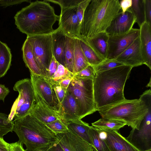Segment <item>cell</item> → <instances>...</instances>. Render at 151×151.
Masks as SVG:
<instances>
[{"mask_svg": "<svg viewBox=\"0 0 151 151\" xmlns=\"http://www.w3.org/2000/svg\"><path fill=\"white\" fill-rule=\"evenodd\" d=\"M9 92L8 88L6 87L4 85L0 84V101L1 100L4 102L6 97Z\"/></svg>", "mask_w": 151, "mask_h": 151, "instance_id": "44", "label": "cell"}, {"mask_svg": "<svg viewBox=\"0 0 151 151\" xmlns=\"http://www.w3.org/2000/svg\"><path fill=\"white\" fill-rule=\"evenodd\" d=\"M92 126L100 130L117 131L126 125L124 121L116 119L101 118L91 124Z\"/></svg>", "mask_w": 151, "mask_h": 151, "instance_id": "26", "label": "cell"}, {"mask_svg": "<svg viewBox=\"0 0 151 151\" xmlns=\"http://www.w3.org/2000/svg\"><path fill=\"white\" fill-rule=\"evenodd\" d=\"M13 121V131L18 136V141L26 146V151L50 147L58 142L55 134L30 114Z\"/></svg>", "mask_w": 151, "mask_h": 151, "instance_id": "4", "label": "cell"}, {"mask_svg": "<svg viewBox=\"0 0 151 151\" xmlns=\"http://www.w3.org/2000/svg\"><path fill=\"white\" fill-rule=\"evenodd\" d=\"M23 59L30 73L41 75V73L33 55L32 47L28 40L26 39L22 47Z\"/></svg>", "mask_w": 151, "mask_h": 151, "instance_id": "23", "label": "cell"}, {"mask_svg": "<svg viewBox=\"0 0 151 151\" xmlns=\"http://www.w3.org/2000/svg\"><path fill=\"white\" fill-rule=\"evenodd\" d=\"M82 0H45L59 4L61 10L74 7H77Z\"/></svg>", "mask_w": 151, "mask_h": 151, "instance_id": "35", "label": "cell"}, {"mask_svg": "<svg viewBox=\"0 0 151 151\" xmlns=\"http://www.w3.org/2000/svg\"><path fill=\"white\" fill-rule=\"evenodd\" d=\"M119 4L122 12L124 13L131 7L132 0H122L119 1Z\"/></svg>", "mask_w": 151, "mask_h": 151, "instance_id": "43", "label": "cell"}, {"mask_svg": "<svg viewBox=\"0 0 151 151\" xmlns=\"http://www.w3.org/2000/svg\"><path fill=\"white\" fill-rule=\"evenodd\" d=\"M9 151H26L23 148V144L18 141L8 144Z\"/></svg>", "mask_w": 151, "mask_h": 151, "instance_id": "42", "label": "cell"}, {"mask_svg": "<svg viewBox=\"0 0 151 151\" xmlns=\"http://www.w3.org/2000/svg\"><path fill=\"white\" fill-rule=\"evenodd\" d=\"M33 88L35 101L30 114L45 124L60 119L57 113L46 104L36 89L34 87Z\"/></svg>", "mask_w": 151, "mask_h": 151, "instance_id": "16", "label": "cell"}, {"mask_svg": "<svg viewBox=\"0 0 151 151\" xmlns=\"http://www.w3.org/2000/svg\"><path fill=\"white\" fill-rule=\"evenodd\" d=\"M14 18L17 28L30 36L52 34V26L60 16L49 3L37 0L18 11Z\"/></svg>", "mask_w": 151, "mask_h": 151, "instance_id": "2", "label": "cell"}, {"mask_svg": "<svg viewBox=\"0 0 151 151\" xmlns=\"http://www.w3.org/2000/svg\"><path fill=\"white\" fill-rule=\"evenodd\" d=\"M136 19L139 27L145 22V17L143 0H132V4L129 9Z\"/></svg>", "mask_w": 151, "mask_h": 151, "instance_id": "30", "label": "cell"}, {"mask_svg": "<svg viewBox=\"0 0 151 151\" xmlns=\"http://www.w3.org/2000/svg\"><path fill=\"white\" fill-rule=\"evenodd\" d=\"M58 142L64 151H93L92 147L80 137L68 130L56 134Z\"/></svg>", "mask_w": 151, "mask_h": 151, "instance_id": "15", "label": "cell"}, {"mask_svg": "<svg viewBox=\"0 0 151 151\" xmlns=\"http://www.w3.org/2000/svg\"><path fill=\"white\" fill-rule=\"evenodd\" d=\"M47 151H64L58 142L49 148Z\"/></svg>", "mask_w": 151, "mask_h": 151, "instance_id": "47", "label": "cell"}, {"mask_svg": "<svg viewBox=\"0 0 151 151\" xmlns=\"http://www.w3.org/2000/svg\"><path fill=\"white\" fill-rule=\"evenodd\" d=\"M13 89L19 95L11 109L9 118L14 121L30 114L35 101L33 87L30 79L19 80L15 83Z\"/></svg>", "mask_w": 151, "mask_h": 151, "instance_id": "7", "label": "cell"}, {"mask_svg": "<svg viewBox=\"0 0 151 151\" xmlns=\"http://www.w3.org/2000/svg\"><path fill=\"white\" fill-rule=\"evenodd\" d=\"M132 68L123 65L96 73L93 79V90L97 110L125 99L124 88Z\"/></svg>", "mask_w": 151, "mask_h": 151, "instance_id": "1", "label": "cell"}, {"mask_svg": "<svg viewBox=\"0 0 151 151\" xmlns=\"http://www.w3.org/2000/svg\"><path fill=\"white\" fill-rule=\"evenodd\" d=\"M148 111L141 122L138 129H132L126 138L140 151L151 149V99L145 100Z\"/></svg>", "mask_w": 151, "mask_h": 151, "instance_id": "9", "label": "cell"}, {"mask_svg": "<svg viewBox=\"0 0 151 151\" xmlns=\"http://www.w3.org/2000/svg\"><path fill=\"white\" fill-rule=\"evenodd\" d=\"M33 86L38 92L46 104L57 114L59 104L52 87V84L44 77L30 73Z\"/></svg>", "mask_w": 151, "mask_h": 151, "instance_id": "11", "label": "cell"}, {"mask_svg": "<svg viewBox=\"0 0 151 151\" xmlns=\"http://www.w3.org/2000/svg\"><path fill=\"white\" fill-rule=\"evenodd\" d=\"M73 78H70L63 80L60 82L58 84L65 90H67Z\"/></svg>", "mask_w": 151, "mask_h": 151, "instance_id": "45", "label": "cell"}, {"mask_svg": "<svg viewBox=\"0 0 151 151\" xmlns=\"http://www.w3.org/2000/svg\"><path fill=\"white\" fill-rule=\"evenodd\" d=\"M114 59L132 68L144 64L139 36L127 48Z\"/></svg>", "mask_w": 151, "mask_h": 151, "instance_id": "17", "label": "cell"}, {"mask_svg": "<svg viewBox=\"0 0 151 151\" xmlns=\"http://www.w3.org/2000/svg\"><path fill=\"white\" fill-rule=\"evenodd\" d=\"M145 21L151 26V0H143Z\"/></svg>", "mask_w": 151, "mask_h": 151, "instance_id": "39", "label": "cell"}, {"mask_svg": "<svg viewBox=\"0 0 151 151\" xmlns=\"http://www.w3.org/2000/svg\"><path fill=\"white\" fill-rule=\"evenodd\" d=\"M139 29L132 28L122 35L109 36L106 59H114L122 53L139 36Z\"/></svg>", "mask_w": 151, "mask_h": 151, "instance_id": "10", "label": "cell"}, {"mask_svg": "<svg viewBox=\"0 0 151 151\" xmlns=\"http://www.w3.org/2000/svg\"><path fill=\"white\" fill-rule=\"evenodd\" d=\"M8 144L3 137H0V151H9Z\"/></svg>", "mask_w": 151, "mask_h": 151, "instance_id": "46", "label": "cell"}, {"mask_svg": "<svg viewBox=\"0 0 151 151\" xmlns=\"http://www.w3.org/2000/svg\"><path fill=\"white\" fill-rule=\"evenodd\" d=\"M74 74L66 68L58 63L57 70L52 76L48 80L52 84H58L65 79L73 78Z\"/></svg>", "mask_w": 151, "mask_h": 151, "instance_id": "31", "label": "cell"}, {"mask_svg": "<svg viewBox=\"0 0 151 151\" xmlns=\"http://www.w3.org/2000/svg\"><path fill=\"white\" fill-rule=\"evenodd\" d=\"M11 50L5 43L0 41V78L6 74L11 65Z\"/></svg>", "mask_w": 151, "mask_h": 151, "instance_id": "24", "label": "cell"}, {"mask_svg": "<svg viewBox=\"0 0 151 151\" xmlns=\"http://www.w3.org/2000/svg\"><path fill=\"white\" fill-rule=\"evenodd\" d=\"M123 65H124L114 59H106L94 67L96 73L108 70Z\"/></svg>", "mask_w": 151, "mask_h": 151, "instance_id": "32", "label": "cell"}, {"mask_svg": "<svg viewBox=\"0 0 151 151\" xmlns=\"http://www.w3.org/2000/svg\"><path fill=\"white\" fill-rule=\"evenodd\" d=\"M45 125L55 134L64 133L68 130L67 123L60 119Z\"/></svg>", "mask_w": 151, "mask_h": 151, "instance_id": "34", "label": "cell"}, {"mask_svg": "<svg viewBox=\"0 0 151 151\" xmlns=\"http://www.w3.org/2000/svg\"><path fill=\"white\" fill-rule=\"evenodd\" d=\"M26 39L31 45L41 76L45 78L53 57L52 34L27 36Z\"/></svg>", "mask_w": 151, "mask_h": 151, "instance_id": "8", "label": "cell"}, {"mask_svg": "<svg viewBox=\"0 0 151 151\" xmlns=\"http://www.w3.org/2000/svg\"><path fill=\"white\" fill-rule=\"evenodd\" d=\"M96 73L94 66L89 65L79 72L74 74V76L81 78H94Z\"/></svg>", "mask_w": 151, "mask_h": 151, "instance_id": "36", "label": "cell"}, {"mask_svg": "<svg viewBox=\"0 0 151 151\" xmlns=\"http://www.w3.org/2000/svg\"><path fill=\"white\" fill-rule=\"evenodd\" d=\"M91 1V0H82L77 7L76 14L80 24L83 19L85 11Z\"/></svg>", "mask_w": 151, "mask_h": 151, "instance_id": "38", "label": "cell"}, {"mask_svg": "<svg viewBox=\"0 0 151 151\" xmlns=\"http://www.w3.org/2000/svg\"><path fill=\"white\" fill-rule=\"evenodd\" d=\"M74 38L66 36L65 68L73 74L74 64Z\"/></svg>", "mask_w": 151, "mask_h": 151, "instance_id": "27", "label": "cell"}, {"mask_svg": "<svg viewBox=\"0 0 151 151\" xmlns=\"http://www.w3.org/2000/svg\"><path fill=\"white\" fill-rule=\"evenodd\" d=\"M57 114L60 119L66 123L80 119L77 102L70 92L67 90L65 96L59 106Z\"/></svg>", "mask_w": 151, "mask_h": 151, "instance_id": "18", "label": "cell"}, {"mask_svg": "<svg viewBox=\"0 0 151 151\" xmlns=\"http://www.w3.org/2000/svg\"><path fill=\"white\" fill-rule=\"evenodd\" d=\"M151 78L150 79V80L149 83L147 84V85L146 86V87H151Z\"/></svg>", "mask_w": 151, "mask_h": 151, "instance_id": "49", "label": "cell"}, {"mask_svg": "<svg viewBox=\"0 0 151 151\" xmlns=\"http://www.w3.org/2000/svg\"><path fill=\"white\" fill-rule=\"evenodd\" d=\"M50 147H44L35 151H47V150Z\"/></svg>", "mask_w": 151, "mask_h": 151, "instance_id": "48", "label": "cell"}, {"mask_svg": "<svg viewBox=\"0 0 151 151\" xmlns=\"http://www.w3.org/2000/svg\"><path fill=\"white\" fill-rule=\"evenodd\" d=\"M69 131L80 137L92 147L90 135V126L81 119L69 122L67 123Z\"/></svg>", "mask_w": 151, "mask_h": 151, "instance_id": "22", "label": "cell"}, {"mask_svg": "<svg viewBox=\"0 0 151 151\" xmlns=\"http://www.w3.org/2000/svg\"><path fill=\"white\" fill-rule=\"evenodd\" d=\"M51 84L56 97L58 103L59 107V106L62 102L65 96L67 90H65L64 89L58 84Z\"/></svg>", "mask_w": 151, "mask_h": 151, "instance_id": "37", "label": "cell"}, {"mask_svg": "<svg viewBox=\"0 0 151 151\" xmlns=\"http://www.w3.org/2000/svg\"><path fill=\"white\" fill-rule=\"evenodd\" d=\"M4 134L3 132L0 129V137H3Z\"/></svg>", "mask_w": 151, "mask_h": 151, "instance_id": "50", "label": "cell"}, {"mask_svg": "<svg viewBox=\"0 0 151 151\" xmlns=\"http://www.w3.org/2000/svg\"><path fill=\"white\" fill-rule=\"evenodd\" d=\"M74 64L73 74L79 72L90 65L80 45L79 39L74 38Z\"/></svg>", "mask_w": 151, "mask_h": 151, "instance_id": "25", "label": "cell"}, {"mask_svg": "<svg viewBox=\"0 0 151 151\" xmlns=\"http://www.w3.org/2000/svg\"><path fill=\"white\" fill-rule=\"evenodd\" d=\"M58 65V62L53 56L50 64L48 74L45 78L48 80L54 75L57 70Z\"/></svg>", "mask_w": 151, "mask_h": 151, "instance_id": "40", "label": "cell"}, {"mask_svg": "<svg viewBox=\"0 0 151 151\" xmlns=\"http://www.w3.org/2000/svg\"><path fill=\"white\" fill-rule=\"evenodd\" d=\"M78 39L82 51L90 65L95 66L103 60L96 55L85 41L81 39Z\"/></svg>", "mask_w": 151, "mask_h": 151, "instance_id": "28", "label": "cell"}, {"mask_svg": "<svg viewBox=\"0 0 151 151\" xmlns=\"http://www.w3.org/2000/svg\"><path fill=\"white\" fill-rule=\"evenodd\" d=\"M151 151V149L149 150H147V151Z\"/></svg>", "mask_w": 151, "mask_h": 151, "instance_id": "51", "label": "cell"}, {"mask_svg": "<svg viewBox=\"0 0 151 151\" xmlns=\"http://www.w3.org/2000/svg\"><path fill=\"white\" fill-rule=\"evenodd\" d=\"M102 118L125 122L133 129H138L148 109L144 101L139 99H125L119 102L97 109Z\"/></svg>", "mask_w": 151, "mask_h": 151, "instance_id": "5", "label": "cell"}, {"mask_svg": "<svg viewBox=\"0 0 151 151\" xmlns=\"http://www.w3.org/2000/svg\"><path fill=\"white\" fill-rule=\"evenodd\" d=\"M93 78H81L74 76L67 89L78 104L80 119L97 111L93 90Z\"/></svg>", "mask_w": 151, "mask_h": 151, "instance_id": "6", "label": "cell"}, {"mask_svg": "<svg viewBox=\"0 0 151 151\" xmlns=\"http://www.w3.org/2000/svg\"><path fill=\"white\" fill-rule=\"evenodd\" d=\"M90 135L92 147L95 151H110L103 139L101 137L99 130L90 126Z\"/></svg>", "mask_w": 151, "mask_h": 151, "instance_id": "29", "label": "cell"}, {"mask_svg": "<svg viewBox=\"0 0 151 151\" xmlns=\"http://www.w3.org/2000/svg\"><path fill=\"white\" fill-rule=\"evenodd\" d=\"M99 130L101 137L104 140L110 151H140L117 131Z\"/></svg>", "mask_w": 151, "mask_h": 151, "instance_id": "14", "label": "cell"}, {"mask_svg": "<svg viewBox=\"0 0 151 151\" xmlns=\"http://www.w3.org/2000/svg\"><path fill=\"white\" fill-rule=\"evenodd\" d=\"M77 7L61 10L58 27L66 36L80 38V24L76 14Z\"/></svg>", "mask_w": 151, "mask_h": 151, "instance_id": "12", "label": "cell"}, {"mask_svg": "<svg viewBox=\"0 0 151 151\" xmlns=\"http://www.w3.org/2000/svg\"><path fill=\"white\" fill-rule=\"evenodd\" d=\"M109 39V35L106 32H104L99 33L85 41L96 55L104 60L107 59Z\"/></svg>", "mask_w": 151, "mask_h": 151, "instance_id": "21", "label": "cell"}, {"mask_svg": "<svg viewBox=\"0 0 151 151\" xmlns=\"http://www.w3.org/2000/svg\"><path fill=\"white\" fill-rule=\"evenodd\" d=\"M139 28V37L144 64L151 70V26L145 22Z\"/></svg>", "mask_w": 151, "mask_h": 151, "instance_id": "20", "label": "cell"}, {"mask_svg": "<svg viewBox=\"0 0 151 151\" xmlns=\"http://www.w3.org/2000/svg\"><path fill=\"white\" fill-rule=\"evenodd\" d=\"M14 126V122L9 119V115L0 112V129L5 134L12 132Z\"/></svg>", "mask_w": 151, "mask_h": 151, "instance_id": "33", "label": "cell"}, {"mask_svg": "<svg viewBox=\"0 0 151 151\" xmlns=\"http://www.w3.org/2000/svg\"><path fill=\"white\" fill-rule=\"evenodd\" d=\"M53 56L65 67L66 35L58 27L52 34Z\"/></svg>", "mask_w": 151, "mask_h": 151, "instance_id": "19", "label": "cell"}, {"mask_svg": "<svg viewBox=\"0 0 151 151\" xmlns=\"http://www.w3.org/2000/svg\"><path fill=\"white\" fill-rule=\"evenodd\" d=\"M119 0H91L84 12L80 28V38L86 41L107 28L121 10Z\"/></svg>", "mask_w": 151, "mask_h": 151, "instance_id": "3", "label": "cell"}, {"mask_svg": "<svg viewBox=\"0 0 151 151\" xmlns=\"http://www.w3.org/2000/svg\"><path fill=\"white\" fill-rule=\"evenodd\" d=\"M24 2L31 3L30 0H0V6L4 7L21 4Z\"/></svg>", "mask_w": 151, "mask_h": 151, "instance_id": "41", "label": "cell"}, {"mask_svg": "<svg viewBox=\"0 0 151 151\" xmlns=\"http://www.w3.org/2000/svg\"><path fill=\"white\" fill-rule=\"evenodd\" d=\"M136 23V19L129 9L125 13L121 11L111 21L106 32L109 36L122 35L128 32Z\"/></svg>", "mask_w": 151, "mask_h": 151, "instance_id": "13", "label": "cell"}]
</instances>
